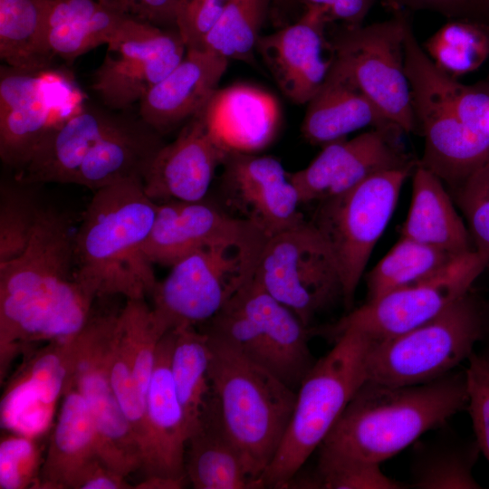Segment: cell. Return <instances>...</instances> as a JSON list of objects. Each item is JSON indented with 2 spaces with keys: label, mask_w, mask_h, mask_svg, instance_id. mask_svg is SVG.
I'll list each match as a JSON object with an SVG mask.
<instances>
[{
  "label": "cell",
  "mask_w": 489,
  "mask_h": 489,
  "mask_svg": "<svg viewBox=\"0 0 489 489\" xmlns=\"http://www.w3.org/2000/svg\"><path fill=\"white\" fill-rule=\"evenodd\" d=\"M71 489H134L126 476L112 470L100 458L87 464L75 477Z\"/></svg>",
  "instance_id": "cell-50"
},
{
  "label": "cell",
  "mask_w": 489,
  "mask_h": 489,
  "mask_svg": "<svg viewBox=\"0 0 489 489\" xmlns=\"http://www.w3.org/2000/svg\"><path fill=\"white\" fill-rule=\"evenodd\" d=\"M222 1H226V0H222Z\"/></svg>",
  "instance_id": "cell-54"
},
{
  "label": "cell",
  "mask_w": 489,
  "mask_h": 489,
  "mask_svg": "<svg viewBox=\"0 0 489 489\" xmlns=\"http://www.w3.org/2000/svg\"><path fill=\"white\" fill-rule=\"evenodd\" d=\"M254 280L307 326L318 312L342 299L335 259L312 221L265 240Z\"/></svg>",
  "instance_id": "cell-12"
},
{
  "label": "cell",
  "mask_w": 489,
  "mask_h": 489,
  "mask_svg": "<svg viewBox=\"0 0 489 489\" xmlns=\"http://www.w3.org/2000/svg\"><path fill=\"white\" fill-rule=\"evenodd\" d=\"M187 480V476L148 475L134 489H181Z\"/></svg>",
  "instance_id": "cell-51"
},
{
  "label": "cell",
  "mask_w": 489,
  "mask_h": 489,
  "mask_svg": "<svg viewBox=\"0 0 489 489\" xmlns=\"http://www.w3.org/2000/svg\"><path fill=\"white\" fill-rule=\"evenodd\" d=\"M117 314L91 316L78 333L72 386L85 400L95 426L99 458L128 476L142 469L140 447L111 387L108 352Z\"/></svg>",
  "instance_id": "cell-15"
},
{
  "label": "cell",
  "mask_w": 489,
  "mask_h": 489,
  "mask_svg": "<svg viewBox=\"0 0 489 489\" xmlns=\"http://www.w3.org/2000/svg\"><path fill=\"white\" fill-rule=\"evenodd\" d=\"M201 113L212 136L229 153L264 149L274 139L281 121L276 98L243 83L218 89Z\"/></svg>",
  "instance_id": "cell-25"
},
{
  "label": "cell",
  "mask_w": 489,
  "mask_h": 489,
  "mask_svg": "<svg viewBox=\"0 0 489 489\" xmlns=\"http://www.w3.org/2000/svg\"><path fill=\"white\" fill-rule=\"evenodd\" d=\"M77 350L78 334L24 354L1 399L3 428L34 437L46 432L58 402L72 386Z\"/></svg>",
  "instance_id": "cell-18"
},
{
  "label": "cell",
  "mask_w": 489,
  "mask_h": 489,
  "mask_svg": "<svg viewBox=\"0 0 489 489\" xmlns=\"http://www.w3.org/2000/svg\"><path fill=\"white\" fill-rule=\"evenodd\" d=\"M38 438L12 432L1 437L0 489H35L43 463Z\"/></svg>",
  "instance_id": "cell-43"
},
{
  "label": "cell",
  "mask_w": 489,
  "mask_h": 489,
  "mask_svg": "<svg viewBox=\"0 0 489 489\" xmlns=\"http://www.w3.org/2000/svg\"><path fill=\"white\" fill-rule=\"evenodd\" d=\"M167 331L145 299H128L118 313L116 341L145 398L157 350Z\"/></svg>",
  "instance_id": "cell-38"
},
{
  "label": "cell",
  "mask_w": 489,
  "mask_h": 489,
  "mask_svg": "<svg viewBox=\"0 0 489 489\" xmlns=\"http://www.w3.org/2000/svg\"><path fill=\"white\" fill-rule=\"evenodd\" d=\"M51 0H0V58L11 67L36 71L53 67L46 40Z\"/></svg>",
  "instance_id": "cell-33"
},
{
  "label": "cell",
  "mask_w": 489,
  "mask_h": 489,
  "mask_svg": "<svg viewBox=\"0 0 489 489\" xmlns=\"http://www.w3.org/2000/svg\"><path fill=\"white\" fill-rule=\"evenodd\" d=\"M488 264L475 252L455 258L436 274L393 290L350 310L325 334L334 340L352 329L372 340L390 338L436 317L469 292Z\"/></svg>",
  "instance_id": "cell-14"
},
{
  "label": "cell",
  "mask_w": 489,
  "mask_h": 489,
  "mask_svg": "<svg viewBox=\"0 0 489 489\" xmlns=\"http://www.w3.org/2000/svg\"><path fill=\"white\" fill-rule=\"evenodd\" d=\"M185 473L196 489L264 488L225 434L213 401L208 413L187 440Z\"/></svg>",
  "instance_id": "cell-31"
},
{
  "label": "cell",
  "mask_w": 489,
  "mask_h": 489,
  "mask_svg": "<svg viewBox=\"0 0 489 489\" xmlns=\"http://www.w3.org/2000/svg\"><path fill=\"white\" fill-rule=\"evenodd\" d=\"M434 65L457 80L478 70L489 58V24L449 19L422 45Z\"/></svg>",
  "instance_id": "cell-37"
},
{
  "label": "cell",
  "mask_w": 489,
  "mask_h": 489,
  "mask_svg": "<svg viewBox=\"0 0 489 489\" xmlns=\"http://www.w3.org/2000/svg\"><path fill=\"white\" fill-rule=\"evenodd\" d=\"M25 187L15 180L0 187V264L25 251L37 224L42 207Z\"/></svg>",
  "instance_id": "cell-41"
},
{
  "label": "cell",
  "mask_w": 489,
  "mask_h": 489,
  "mask_svg": "<svg viewBox=\"0 0 489 489\" xmlns=\"http://www.w3.org/2000/svg\"><path fill=\"white\" fill-rule=\"evenodd\" d=\"M205 324L295 391L315 363L309 326L254 278Z\"/></svg>",
  "instance_id": "cell-8"
},
{
  "label": "cell",
  "mask_w": 489,
  "mask_h": 489,
  "mask_svg": "<svg viewBox=\"0 0 489 489\" xmlns=\"http://www.w3.org/2000/svg\"><path fill=\"white\" fill-rule=\"evenodd\" d=\"M411 194L402 236L455 256L475 251L467 225L444 182L419 161L412 172Z\"/></svg>",
  "instance_id": "cell-29"
},
{
  "label": "cell",
  "mask_w": 489,
  "mask_h": 489,
  "mask_svg": "<svg viewBox=\"0 0 489 489\" xmlns=\"http://www.w3.org/2000/svg\"><path fill=\"white\" fill-rule=\"evenodd\" d=\"M222 0H180L177 31L187 49H202L205 38L218 21Z\"/></svg>",
  "instance_id": "cell-46"
},
{
  "label": "cell",
  "mask_w": 489,
  "mask_h": 489,
  "mask_svg": "<svg viewBox=\"0 0 489 489\" xmlns=\"http://www.w3.org/2000/svg\"><path fill=\"white\" fill-rule=\"evenodd\" d=\"M254 229L257 228L206 199L166 201L158 203L145 253L153 264L171 266L213 242Z\"/></svg>",
  "instance_id": "cell-24"
},
{
  "label": "cell",
  "mask_w": 489,
  "mask_h": 489,
  "mask_svg": "<svg viewBox=\"0 0 489 489\" xmlns=\"http://www.w3.org/2000/svg\"><path fill=\"white\" fill-rule=\"evenodd\" d=\"M305 9L323 14L328 24L338 22L346 26L361 25L376 0H295Z\"/></svg>",
  "instance_id": "cell-49"
},
{
  "label": "cell",
  "mask_w": 489,
  "mask_h": 489,
  "mask_svg": "<svg viewBox=\"0 0 489 489\" xmlns=\"http://www.w3.org/2000/svg\"><path fill=\"white\" fill-rule=\"evenodd\" d=\"M465 372L388 386L367 380L319 446V459L380 464L466 409Z\"/></svg>",
  "instance_id": "cell-2"
},
{
  "label": "cell",
  "mask_w": 489,
  "mask_h": 489,
  "mask_svg": "<svg viewBox=\"0 0 489 489\" xmlns=\"http://www.w3.org/2000/svg\"><path fill=\"white\" fill-rule=\"evenodd\" d=\"M410 465V487L479 489L473 470L481 453L475 439L439 437L418 443Z\"/></svg>",
  "instance_id": "cell-35"
},
{
  "label": "cell",
  "mask_w": 489,
  "mask_h": 489,
  "mask_svg": "<svg viewBox=\"0 0 489 489\" xmlns=\"http://www.w3.org/2000/svg\"><path fill=\"white\" fill-rule=\"evenodd\" d=\"M313 488L324 489H404L403 484L380 469V464L357 460L318 459L312 477Z\"/></svg>",
  "instance_id": "cell-44"
},
{
  "label": "cell",
  "mask_w": 489,
  "mask_h": 489,
  "mask_svg": "<svg viewBox=\"0 0 489 489\" xmlns=\"http://www.w3.org/2000/svg\"><path fill=\"white\" fill-rule=\"evenodd\" d=\"M456 257L458 256L401 235L367 273L366 302L427 279L439 273Z\"/></svg>",
  "instance_id": "cell-36"
},
{
  "label": "cell",
  "mask_w": 489,
  "mask_h": 489,
  "mask_svg": "<svg viewBox=\"0 0 489 489\" xmlns=\"http://www.w3.org/2000/svg\"><path fill=\"white\" fill-rule=\"evenodd\" d=\"M204 331L209 347L213 402L221 427L252 475L264 484L263 476L291 421L296 391L226 339Z\"/></svg>",
  "instance_id": "cell-4"
},
{
  "label": "cell",
  "mask_w": 489,
  "mask_h": 489,
  "mask_svg": "<svg viewBox=\"0 0 489 489\" xmlns=\"http://www.w3.org/2000/svg\"><path fill=\"white\" fill-rule=\"evenodd\" d=\"M228 62L207 50L187 49L179 64L140 101L139 115L159 134L171 131L205 108Z\"/></svg>",
  "instance_id": "cell-23"
},
{
  "label": "cell",
  "mask_w": 489,
  "mask_h": 489,
  "mask_svg": "<svg viewBox=\"0 0 489 489\" xmlns=\"http://www.w3.org/2000/svg\"><path fill=\"white\" fill-rule=\"evenodd\" d=\"M110 10L134 21L177 30L180 0H98Z\"/></svg>",
  "instance_id": "cell-47"
},
{
  "label": "cell",
  "mask_w": 489,
  "mask_h": 489,
  "mask_svg": "<svg viewBox=\"0 0 489 489\" xmlns=\"http://www.w3.org/2000/svg\"><path fill=\"white\" fill-rule=\"evenodd\" d=\"M404 53L417 126L424 137L419 163L455 189L489 159V145L461 123L434 86L427 70L429 58L410 23L406 29Z\"/></svg>",
  "instance_id": "cell-13"
},
{
  "label": "cell",
  "mask_w": 489,
  "mask_h": 489,
  "mask_svg": "<svg viewBox=\"0 0 489 489\" xmlns=\"http://www.w3.org/2000/svg\"><path fill=\"white\" fill-rule=\"evenodd\" d=\"M128 18L98 0H51L46 40L52 55L68 63L111 42Z\"/></svg>",
  "instance_id": "cell-32"
},
{
  "label": "cell",
  "mask_w": 489,
  "mask_h": 489,
  "mask_svg": "<svg viewBox=\"0 0 489 489\" xmlns=\"http://www.w3.org/2000/svg\"><path fill=\"white\" fill-rule=\"evenodd\" d=\"M266 239L254 229L178 260L151 293L156 318L167 331L208 322L254 280Z\"/></svg>",
  "instance_id": "cell-6"
},
{
  "label": "cell",
  "mask_w": 489,
  "mask_h": 489,
  "mask_svg": "<svg viewBox=\"0 0 489 489\" xmlns=\"http://www.w3.org/2000/svg\"><path fill=\"white\" fill-rule=\"evenodd\" d=\"M414 168L376 174L354 187L321 200L312 217L335 259L342 300L350 311L358 285Z\"/></svg>",
  "instance_id": "cell-9"
},
{
  "label": "cell",
  "mask_w": 489,
  "mask_h": 489,
  "mask_svg": "<svg viewBox=\"0 0 489 489\" xmlns=\"http://www.w3.org/2000/svg\"><path fill=\"white\" fill-rule=\"evenodd\" d=\"M394 9L430 11L449 19L489 24V0H387Z\"/></svg>",
  "instance_id": "cell-48"
},
{
  "label": "cell",
  "mask_w": 489,
  "mask_h": 489,
  "mask_svg": "<svg viewBox=\"0 0 489 489\" xmlns=\"http://www.w3.org/2000/svg\"><path fill=\"white\" fill-rule=\"evenodd\" d=\"M89 98L66 70L0 67V158L15 171Z\"/></svg>",
  "instance_id": "cell-10"
},
{
  "label": "cell",
  "mask_w": 489,
  "mask_h": 489,
  "mask_svg": "<svg viewBox=\"0 0 489 489\" xmlns=\"http://www.w3.org/2000/svg\"><path fill=\"white\" fill-rule=\"evenodd\" d=\"M333 340L332 349L314 363L296 391L291 421L263 476L264 487L290 486L368 379L372 339L349 329Z\"/></svg>",
  "instance_id": "cell-5"
},
{
  "label": "cell",
  "mask_w": 489,
  "mask_h": 489,
  "mask_svg": "<svg viewBox=\"0 0 489 489\" xmlns=\"http://www.w3.org/2000/svg\"><path fill=\"white\" fill-rule=\"evenodd\" d=\"M173 339V331L169 330L158 344L146 394L147 417L154 445L151 475L187 476L185 455L189 431L170 371Z\"/></svg>",
  "instance_id": "cell-27"
},
{
  "label": "cell",
  "mask_w": 489,
  "mask_h": 489,
  "mask_svg": "<svg viewBox=\"0 0 489 489\" xmlns=\"http://www.w3.org/2000/svg\"><path fill=\"white\" fill-rule=\"evenodd\" d=\"M273 0H226L202 49L222 57L250 61Z\"/></svg>",
  "instance_id": "cell-39"
},
{
  "label": "cell",
  "mask_w": 489,
  "mask_h": 489,
  "mask_svg": "<svg viewBox=\"0 0 489 489\" xmlns=\"http://www.w3.org/2000/svg\"><path fill=\"white\" fill-rule=\"evenodd\" d=\"M465 372L469 412L475 438L489 463V353L475 350Z\"/></svg>",
  "instance_id": "cell-45"
},
{
  "label": "cell",
  "mask_w": 489,
  "mask_h": 489,
  "mask_svg": "<svg viewBox=\"0 0 489 489\" xmlns=\"http://www.w3.org/2000/svg\"><path fill=\"white\" fill-rule=\"evenodd\" d=\"M172 331L170 371L190 436L209 411L213 400L207 335L195 326Z\"/></svg>",
  "instance_id": "cell-34"
},
{
  "label": "cell",
  "mask_w": 489,
  "mask_h": 489,
  "mask_svg": "<svg viewBox=\"0 0 489 489\" xmlns=\"http://www.w3.org/2000/svg\"><path fill=\"white\" fill-rule=\"evenodd\" d=\"M328 22L305 9L295 23L261 35L256 50L282 92L296 104H307L323 84L333 63Z\"/></svg>",
  "instance_id": "cell-20"
},
{
  "label": "cell",
  "mask_w": 489,
  "mask_h": 489,
  "mask_svg": "<svg viewBox=\"0 0 489 489\" xmlns=\"http://www.w3.org/2000/svg\"><path fill=\"white\" fill-rule=\"evenodd\" d=\"M95 458L99 452L93 419L72 387L62 398L35 489H71L78 474Z\"/></svg>",
  "instance_id": "cell-30"
},
{
  "label": "cell",
  "mask_w": 489,
  "mask_h": 489,
  "mask_svg": "<svg viewBox=\"0 0 489 489\" xmlns=\"http://www.w3.org/2000/svg\"><path fill=\"white\" fill-rule=\"evenodd\" d=\"M128 111L114 110L88 99L82 109L52 132L30 160L15 171L14 180L28 185L73 184L85 158L122 122Z\"/></svg>",
  "instance_id": "cell-22"
},
{
  "label": "cell",
  "mask_w": 489,
  "mask_h": 489,
  "mask_svg": "<svg viewBox=\"0 0 489 489\" xmlns=\"http://www.w3.org/2000/svg\"><path fill=\"white\" fill-rule=\"evenodd\" d=\"M306 105L301 130L312 145L323 147L366 127L399 129L334 63Z\"/></svg>",
  "instance_id": "cell-26"
},
{
  "label": "cell",
  "mask_w": 489,
  "mask_h": 489,
  "mask_svg": "<svg viewBox=\"0 0 489 489\" xmlns=\"http://www.w3.org/2000/svg\"><path fill=\"white\" fill-rule=\"evenodd\" d=\"M407 10L369 25L346 26L330 38L333 63L405 133L417 130L405 71Z\"/></svg>",
  "instance_id": "cell-11"
},
{
  "label": "cell",
  "mask_w": 489,
  "mask_h": 489,
  "mask_svg": "<svg viewBox=\"0 0 489 489\" xmlns=\"http://www.w3.org/2000/svg\"><path fill=\"white\" fill-rule=\"evenodd\" d=\"M222 167L225 204L267 238L305 220L298 190L277 158L230 152Z\"/></svg>",
  "instance_id": "cell-19"
},
{
  "label": "cell",
  "mask_w": 489,
  "mask_h": 489,
  "mask_svg": "<svg viewBox=\"0 0 489 489\" xmlns=\"http://www.w3.org/2000/svg\"><path fill=\"white\" fill-rule=\"evenodd\" d=\"M274 1H278V2H280V1L288 2V1H290V0H274Z\"/></svg>",
  "instance_id": "cell-53"
},
{
  "label": "cell",
  "mask_w": 489,
  "mask_h": 489,
  "mask_svg": "<svg viewBox=\"0 0 489 489\" xmlns=\"http://www.w3.org/2000/svg\"><path fill=\"white\" fill-rule=\"evenodd\" d=\"M475 251L489 265V159L455 189Z\"/></svg>",
  "instance_id": "cell-42"
},
{
  "label": "cell",
  "mask_w": 489,
  "mask_h": 489,
  "mask_svg": "<svg viewBox=\"0 0 489 489\" xmlns=\"http://www.w3.org/2000/svg\"><path fill=\"white\" fill-rule=\"evenodd\" d=\"M485 342L484 350L489 353V302H484V337Z\"/></svg>",
  "instance_id": "cell-52"
},
{
  "label": "cell",
  "mask_w": 489,
  "mask_h": 489,
  "mask_svg": "<svg viewBox=\"0 0 489 489\" xmlns=\"http://www.w3.org/2000/svg\"><path fill=\"white\" fill-rule=\"evenodd\" d=\"M115 330L116 326L108 352L110 383L140 447L143 458L142 470L146 476L151 475L154 471V445L147 417L146 398L138 386L131 368L118 347Z\"/></svg>",
  "instance_id": "cell-40"
},
{
  "label": "cell",
  "mask_w": 489,
  "mask_h": 489,
  "mask_svg": "<svg viewBox=\"0 0 489 489\" xmlns=\"http://www.w3.org/2000/svg\"><path fill=\"white\" fill-rule=\"evenodd\" d=\"M162 135L138 115L128 111L122 122L107 134L83 160L73 184L94 191L144 175L163 147Z\"/></svg>",
  "instance_id": "cell-28"
},
{
  "label": "cell",
  "mask_w": 489,
  "mask_h": 489,
  "mask_svg": "<svg viewBox=\"0 0 489 489\" xmlns=\"http://www.w3.org/2000/svg\"><path fill=\"white\" fill-rule=\"evenodd\" d=\"M91 89L105 107L129 110L183 60L187 46L179 32L128 19L107 44Z\"/></svg>",
  "instance_id": "cell-16"
},
{
  "label": "cell",
  "mask_w": 489,
  "mask_h": 489,
  "mask_svg": "<svg viewBox=\"0 0 489 489\" xmlns=\"http://www.w3.org/2000/svg\"><path fill=\"white\" fill-rule=\"evenodd\" d=\"M228 153L212 136L200 111L156 153L143 177L144 190L156 203L206 199Z\"/></svg>",
  "instance_id": "cell-21"
},
{
  "label": "cell",
  "mask_w": 489,
  "mask_h": 489,
  "mask_svg": "<svg viewBox=\"0 0 489 489\" xmlns=\"http://www.w3.org/2000/svg\"><path fill=\"white\" fill-rule=\"evenodd\" d=\"M67 216L42 208L25 251L0 264V381L18 354L39 341L78 334L94 298L78 281Z\"/></svg>",
  "instance_id": "cell-1"
},
{
  "label": "cell",
  "mask_w": 489,
  "mask_h": 489,
  "mask_svg": "<svg viewBox=\"0 0 489 489\" xmlns=\"http://www.w3.org/2000/svg\"><path fill=\"white\" fill-rule=\"evenodd\" d=\"M399 133L405 132L372 129L323 146L307 167L288 172L302 204L335 197L381 172L414 168L417 163L400 147Z\"/></svg>",
  "instance_id": "cell-17"
},
{
  "label": "cell",
  "mask_w": 489,
  "mask_h": 489,
  "mask_svg": "<svg viewBox=\"0 0 489 489\" xmlns=\"http://www.w3.org/2000/svg\"><path fill=\"white\" fill-rule=\"evenodd\" d=\"M158 203L133 177L95 191L74 233L78 281L95 299H145L158 283L145 253Z\"/></svg>",
  "instance_id": "cell-3"
},
{
  "label": "cell",
  "mask_w": 489,
  "mask_h": 489,
  "mask_svg": "<svg viewBox=\"0 0 489 489\" xmlns=\"http://www.w3.org/2000/svg\"><path fill=\"white\" fill-rule=\"evenodd\" d=\"M484 320V302L470 290L432 320L404 333L372 340L367 380L410 386L452 372L483 340Z\"/></svg>",
  "instance_id": "cell-7"
}]
</instances>
